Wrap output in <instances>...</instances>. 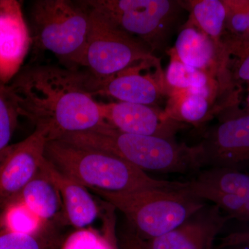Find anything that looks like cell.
<instances>
[{
  "mask_svg": "<svg viewBox=\"0 0 249 249\" xmlns=\"http://www.w3.org/2000/svg\"><path fill=\"white\" fill-rule=\"evenodd\" d=\"M88 79V72L37 65L19 71L8 85L19 116L36 129L47 131L50 141L109 125L101 103L90 92Z\"/></svg>",
  "mask_w": 249,
  "mask_h": 249,
  "instance_id": "cell-1",
  "label": "cell"
},
{
  "mask_svg": "<svg viewBox=\"0 0 249 249\" xmlns=\"http://www.w3.org/2000/svg\"><path fill=\"white\" fill-rule=\"evenodd\" d=\"M45 157L59 171L90 191L128 193L146 189L181 190L186 184L152 178L117 156L65 141H48Z\"/></svg>",
  "mask_w": 249,
  "mask_h": 249,
  "instance_id": "cell-2",
  "label": "cell"
},
{
  "mask_svg": "<svg viewBox=\"0 0 249 249\" xmlns=\"http://www.w3.org/2000/svg\"><path fill=\"white\" fill-rule=\"evenodd\" d=\"M58 140L112 154L144 172L188 174L200 171L194 146L154 136L123 133L110 125L65 134Z\"/></svg>",
  "mask_w": 249,
  "mask_h": 249,
  "instance_id": "cell-3",
  "label": "cell"
},
{
  "mask_svg": "<svg viewBox=\"0 0 249 249\" xmlns=\"http://www.w3.org/2000/svg\"><path fill=\"white\" fill-rule=\"evenodd\" d=\"M30 16L34 53L48 51L70 70L84 67L90 27L89 11L84 1L37 0Z\"/></svg>",
  "mask_w": 249,
  "mask_h": 249,
  "instance_id": "cell-4",
  "label": "cell"
},
{
  "mask_svg": "<svg viewBox=\"0 0 249 249\" xmlns=\"http://www.w3.org/2000/svg\"><path fill=\"white\" fill-rule=\"evenodd\" d=\"M91 191L122 213L128 227L143 240L171 231L206 204L183 189Z\"/></svg>",
  "mask_w": 249,
  "mask_h": 249,
  "instance_id": "cell-5",
  "label": "cell"
},
{
  "mask_svg": "<svg viewBox=\"0 0 249 249\" xmlns=\"http://www.w3.org/2000/svg\"><path fill=\"white\" fill-rule=\"evenodd\" d=\"M121 30L145 44L153 53L166 51L181 26L186 2L175 0H85Z\"/></svg>",
  "mask_w": 249,
  "mask_h": 249,
  "instance_id": "cell-6",
  "label": "cell"
},
{
  "mask_svg": "<svg viewBox=\"0 0 249 249\" xmlns=\"http://www.w3.org/2000/svg\"><path fill=\"white\" fill-rule=\"evenodd\" d=\"M88 9L90 27L84 67L94 79H108L142 62L158 58L142 41Z\"/></svg>",
  "mask_w": 249,
  "mask_h": 249,
  "instance_id": "cell-7",
  "label": "cell"
},
{
  "mask_svg": "<svg viewBox=\"0 0 249 249\" xmlns=\"http://www.w3.org/2000/svg\"><path fill=\"white\" fill-rule=\"evenodd\" d=\"M199 170H238L249 164V113L210 128L194 145Z\"/></svg>",
  "mask_w": 249,
  "mask_h": 249,
  "instance_id": "cell-8",
  "label": "cell"
},
{
  "mask_svg": "<svg viewBox=\"0 0 249 249\" xmlns=\"http://www.w3.org/2000/svg\"><path fill=\"white\" fill-rule=\"evenodd\" d=\"M48 141L47 131L35 129L22 142L0 152V211L40 173Z\"/></svg>",
  "mask_w": 249,
  "mask_h": 249,
  "instance_id": "cell-9",
  "label": "cell"
},
{
  "mask_svg": "<svg viewBox=\"0 0 249 249\" xmlns=\"http://www.w3.org/2000/svg\"><path fill=\"white\" fill-rule=\"evenodd\" d=\"M157 59L142 62L106 80L94 79L88 73L90 92L93 96H108L119 102L155 107L165 96L168 97L164 73L162 70L155 73L142 71Z\"/></svg>",
  "mask_w": 249,
  "mask_h": 249,
  "instance_id": "cell-10",
  "label": "cell"
},
{
  "mask_svg": "<svg viewBox=\"0 0 249 249\" xmlns=\"http://www.w3.org/2000/svg\"><path fill=\"white\" fill-rule=\"evenodd\" d=\"M231 219L216 205L206 204L171 231L144 241L147 249H214L217 235Z\"/></svg>",
  "mask_w": 249,
  "mask_h": 249,
  "instance_id": "cell-11",
  "label": "cell"
},
{
  "mask_svg": "<svg viewBox=\"0 0 249 249\" xmlns=\"http://www.w3.org/2000/svg\"><path fill=\"white\" fill-rule=\"evenodd\" d=\"M101 106L106 122L123 133L175 140V134L186 127L154 106L119 101L101 103Z\"/></svg>",
  "mask_w": 249,
  "mask_h": 249,
  "instance_id": "cell-12",
  "label": "cell"
},
{
  "mask_svg": "<svg viewBox=\"0 0 249 249\" xmlns=\"http://www.w3.org/2000/svg\"><path fill=\"white\" fill-rule=\"evenodd\" d=\"M32 45L22 4L0 0V80L8 85L20 71Z\"/></svg>",
  "mask_w": 249,
  "mask_h": 249,
  "instance_id": "cell-13",
  "label": "cell"
},
{
  "mask_svg": "<svg viewBox=\"0 0 249 249\" xmlns=\"http://www.w3.org/2000/svg\"><path fill=\"white\" fill-rule=\"evenodd\" d=\"M172 49L183 63L206 72L215 79L227 70L229 58L227 52L218 47L191 20L181 28Z\"/></svg>",
  "mask_w": 249,
  "mask_h": 249,
  "instance_id": "cell-14",
  "label": "cell"
},
{
  "mask_svg": "<svg viewBox=\"0 0 249 249\" xmlns=\"http://www.w3.org/2000/svg\"><path fill=\"white\" fill-rule=\"evenodd\" d=\"M40 172L58 189L67 225L76 230L89 228L99 215L100 208L88 188L59 171L45 157L41 163Z\"/></svg>",
  "mask_w": 249,
  "mask_h": 249,
  "instance_id": "cell-15",
  "label": "cell"
},
{
  "mask_svg": "<svg viewBox=\"0 0 249 249\" xmlns=\"http://www.w3.org/2000/svg\"><path fill=\"white\" fill-rule=\"evenodd\" d=\"M219 88L217 83L201 88L170 90L165 114L174 121L199 127L211 117V105Z\"/></svg>",
  "mask_w": 249,
  "mask_h": 249,
  "instance_id": "cell-16",
  "label": "cell"
},
{
  "mask_svg": "<svg viewBox=\"0 0 249 249\" xmlns=\"http://www.w3.org/2000/svg\"><path fill=\"white\" fill-rule=\"evenodd\" d=\"M16 199L22 201L36 217L46 224H67L60 193L40 170Z\"/></svg>",
  "mask_w": 249,
  "mask_h": 249,
  "instance_id": "cell-17",
  "label": "cell"
},
{
  "mask_svg": "<svg viewBox=\"0 0 249 249\" xmlns=\"http://www.w3.org/2000/svg\"><path fill=\"white\" fill-rule=\"evenodd\" d=\"M185 2L187 9L191 13L189 20L209 36L218 47L226 51L222 43L227 18L224 1L197 0Z\"/></svg>",
  "mask_w": 249,
  "mask_h": 249,
  "instance_id": "cell-18",
  "label": "cell"
},
{
  "mask_svg": "<svg viewBox=\"0 0 249 249\" xmlns=\"http://www.w3.org/2000/svg\"><path fill=\"white\" fill-rule=\"evenodd\" d=\"M170 62L164 77L168 91L201 88L218 83L206 72L183 63L177 57L173 49L167 51Z\"/></svg>",
  "mask_w": 249,
  "mask_h": 249,
  "instance_id": "cell-19",
  "label": "cell"
},
{
  "mask_svg": "<svg viewBox=\"0 0 249 249\" xmlns=\"http://www.w3.org/2000/svg\"><path fill=\"white\" fill-rule=\"evenodd\" d=\"M183 190L199 199L213 203L231 219L247 222V210L243 198L224 193L196 179L187 181Z\"/></svg>",
  "mask_w": 249,
  "mask_h": 249,
  "instance_id": "cell-20",
  "label": "cell"
},
{
  "mask_svg": "<svg viewBox=\"0 0 249 249\" xmlns=\"http://www.w3.org/2000/svg\"><path fill=\"white\" fill-rule=\"evenodd\" d=\"M194 179L224 193L249 199V175L238 170L206 168L198 172Z\"/></svg>",
  "mask_w": 249,
  "mask_h": 249,
  "instance_id": "cell-21",
  "label": "cell"
},
{
  "mask_svg": "<svg viewBox=\"0 0 249 249\" xmlns=\"http://www.w3.org/2000/svg\"><path fill=\"white\" fill-rule=\"evenodd\" d=\"M49 224L42 222L22 201L15 199L0 211V225L9 231L34 235Z\"/></svg>",
  "mask_w": 249,
  "mask_h": 249,
  "instance_id": "cell-22",
  "label": "cell"
},
{
  "mask_svg": "<svg viewBox=\"0 0 249 249\" xmlns=\"http://www.w3.org/2000/svg\"><path fill=\"white\" fill-rule=\"evenodd\" d=\"M227 9L222 43L226 51L238 42L248 29L249 0H223Z\"/></svg>",
  "mask_w": 249,
  "mask_h": 249,
  "instance_id": "cell-23",
  "label": "cell"
},
{
  "mask_svg": "<svg viewBox=\"0 0 249 249\" xmlns=\"http://www.w3.org/2000/svg\"><path fill=\"white\" fill-rule=\"evenodd\" d=\"M19 114L9 85L0 80V152L9 145Z\"/></svg>",
  "mask_w": 249,
  "mask_h": 249,
  "instance_id": "cell-24",
  "label": "cell"
},
{
  "mask_svg": "<svg viewBox=\"0 0 249 249\" xmlns=\"http://www.w3.org/2000/svg\"><path fill=\"white\" fill-rule=\"evenodd\" d=\"M51 225L34 235L9 231L0 225V249H45L42 237Z\"/></svg>",
  "mask_w": 249,
  "mask_h": 249,
  "instance_id": "cell-25",
  "label": "cell"
},
{
  "mask_svg": "<svg viewBox=\"0 0 249 249\" xmlns=\"http://www.w3.org/2000/svg\"><path fill=\"white\" fill-rule=\"evenodd\" d=\"M62 249H113L98 232L89 228L79 229L67 237Z\"/></svg>",
  "mask_w": 249,
  "mask_h": 249,
  "instance_id": "cell-26",
  "label": "cell"
},
{
  "mask_svg": "<svg viewBox=\"0 0 249 249\" xmlns=\"http://www.w3.org/2000/svg\"><path fill=\"white\" fill-rule=\"evenodd\" d=\"M120 243L122 249H147L145 241L129 227L121 232Z\"/></svg>",
  "mask_w": 249,
  "mask_h": 249,
  "instance_id": "cell-27",
  "label": "cell"
},
{
  "mask_svg": "<svg viewBox=\"0 0 249 249\" xmlns=\"http://www.w3.org/2000/svg\"><path fill=\"white\" fill-rule=\"evenodd\" d=\"M237 245L249 246V231L234 232L223 237L215 249H224Z\"/></svg>",
  "mask_w": 249,
  "mask_h": 249,
  "instance_id": "cell-28",
  "label": "cell"
},
{
  "mask_svg": "<svg viewBox=\"0 0 249 249\" xmlns=\"http://www.w3.org/2000/svg\"><path fill=\"white\" fill-rule=\"evenodd\" d=\"M235 77L239 81L249 84V51L240 57L236 64Z\"/></svg>",
  "mask_w": 249,
  "mask_h": 249,
  "instance_id": "cell-29",
  "label": "cell"
},
{
  "mask_svg": "<svg viewBox=\"0 0 249 249\" xmlns=\"http://www.w3.org/2000/svg\"><path fill=\"white\" fill-rule=\"evenodd\" d=\"M249 51V20L248 29L247 33L238 42H236L227 50L229 55L231 54L235 55L240 58Z\"/></svg>",
  "mask_w": 249,
  "mask_h": 249,
  "instance_id": "cell-30",
  "label": "cell"
},
{
  "mask_svg": "<svg viewBox=\"0 0 249 249\" xmlns=\"http://www.w3.org/2000/svg\"><path fill=\"white\" fill-rule=\"evenodd\" d=\"M224 249H249V246L247 245H237L232 246V247H227Z\"/></svg>",
  "mask_w": 249,
  "mask_h": 249,
  "instance_id": "cell-31",
  "label": "cell"
},
{
  "mask_svg": "<svg viewBox=\"0 0 249 249\" xmlns=\"http://www.w3.org/2000/svg\"><path fill=\"white\" fill-rule=\"evenodd\" d=\"M246 210H247V222H249V199L245 200Z\"/></svg>",
  "mask_w": 249,
  "mask_h": 249,
  "instance_id": "cell-32",
  "label": "cell"
},
{
  "mask_svg": "<svg viewBox=\"0 0 249 249\" xmlns=\"http://www.w3.org/2000/svg\"><path fill=\"white\" fill-rule=\"evenodd\" d=\"M247 107H248L249 113V84H248V91H247Z\"/></svg>",
  "mask_w": 249,
  "mask_h": 249,
  "instance_id": "cell-33",
  "label": "cell"
}]
</instances>
